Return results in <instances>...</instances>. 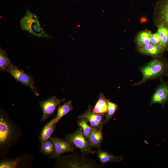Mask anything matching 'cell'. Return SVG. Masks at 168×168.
<instances>
[{
  "label": "cell",
  "instance_id": "cell-1",
  "mask_svg": "<svg viewBox=\"0 0 168 168\" xmlns=\"http://www.w3.org/2000/svg\"><path fill=\"white\" fill-rule=\"evenodd\" d=\"M142 77L139 82L135 83L134 86H138L146 81L161 79L168 73V61L163 56L157 58H154L146 64L140 68Z\"/></svg>",
  "mask_w": 168,
  "mask_h": 168
},
{
  "label": "cell",
  "instance_id": "cell-2",
  "mask_svg": "<svg viewBox=\"0 0 168 168\" xmlns=\"http://www.w3.org/2000/svg\"><path fill=\"white\" fill-rule=\"evenodd\" d=\"M81 155L74 153L72 155L58 157L57 166L62 168H99L98 164L93 160Z\"/></svg>",
  "mask_w": 168,
  "mask_h": 168
},
{
  "label": "cell",
  "instance_id": "cell-3",
  "mask_svg": "<svg viewBox=\"0 0 168 168\" xmlns=\"http://www.w3.org/2000/svg\"><path fill=\"white\" fill-rule=\"evenodd\" d=\"M22 30L39 37H49V36L41 27L37 16L27 10L26 15L20 21Z\"/></svg>",
  "mask_w": 168,
  "mask_h": 168
},
{
  "label": "cell",
  "instance_id": "cell-4",
  "mask_svg": "<svg viewBox=\"0 0 168 168\" xmlns=\"http://www.w3.org/2000/svg\"><path fill=\"white\" fill-rule=\"evenodd\" d=\"M14 125L6 117L4 112H0V146L2 148L11 144L16 137Z\"/></svg>",
  "mask_w": 168,
  "mask_h": 168
},
{
  "label": "cell",
  "instance_id": "cell-5",
  "mask_svg": "<svg viewBox=\"0 0 168 168\" xmlns=\"http://www.w3.org/2000/svg\"><path fill=\"white\" fill-rule=\"evenodd\" d=\"M65 138L84 155H87L95 152L92 150V148L84 137L82 130L80 127L78 128L74 132L66 135Z\"/></svg>",
  "mask_w": 168,
  "mask_h": 168
},
{
  "label": "cell",
  "instance_id": "cell-6",
  "mask_svg": "<svg viewBox=\"0 0 168 168\" xmlns=\"http://www.w3.org/2000/svg\"><path fill=\"white\" fill-rule=\"evenodd\" d=\"M6 72L10 74L16 81L29 87L36 96H39L33 78L22 69L12 63Z\"/></svg>",
  "mask_w": 168,
  "mask_h": 168
},
{
  "label": "cell",
  "instance_id": "cell-7",
  "mask_svg": "<svg viewBox=\"0 0 168 168\" xmlns=\"http://www.w3.org/2000/svg\"><path fill=\"white\" fill-rule=\"evenodd\" d=\"M153 21L158 27L163 26L168 28V0H159L154 9Z\"/></svg>",
  "mask_w": 168,
  "mask_h": 168
},
{
  "label": "cell",
  "instance_id": "cell-8",
  "mask_svg": "<svg viewBox=\"0 0 168 168\" xmlns=\"http://www.w3.org/2000/svg\"><path fill=\"white\" fill-rule=\"evenodd\" d=\"M65 100V99H59L53 96L45 100L40 101L39 104L42 111L41 121H44L52 115L57 108Z\"/></svg>",
  "mask_w": 168,
  "mask_h": 168
},
{
  "label": "cell",
  "instance_id": "cell-9",
  "mask_svg": "<svg viewBox=\"0 0 168 168\" xmlns=\"http://www.w3.org/2000/svg\"><path fill=\"white\" fill-rule=\"evenodd\" d=\"M50 139L54 143L55 147L54 152L50 157L51 158H57L63 153L74 151V147L65 138L51 137Z\"/></svg>",
  "mask_w": 168,
  "mask_h": 168
},
{
  "label": "cell",
  "instance_id": "cell-10",
  "mask_svg": "<svg viewBox=\"0 0 168 168\" xmlns=\"http://www.w3.org/2000/svg\"><path fill=\"white\" fill-rule=\"evenodd\" d=\"M168 101V82L161 80L151 98L150 105L159 103L164 105Z\"/></svg>",
  "mask_w": 168,
  "mask_h": 168
},
{
  "label": "cell",
  "instance_id": "cell-11",
  "mask_svg": "<svg viewBox=\"0 0 168 168\" xmlns=\"http://www.w3.org/2000/svg\"><path fill=\"white\" fill-rule=\"evenodd\" d=\"M104 115L105 114L93 113L92 107L89 105L88 109L83 114L79 116L78 119H85L92 127L97 129L103 127L104 123Z\"/></svg>",
  "mask_w": 168,
  "mask_h": 168
},
{
  "label": "cell",
  "instance_id": "cell-12",
  "mask_svg": "<svg viewBox=\"0 0 168 168\" xmlns=\"http://www.w3.org/2000/svg\"><path fill=\"white\" fill-rule=\"evenodd\" d=\"M137 50L142 54L150 56L154 58L163 57L165 52L162 48L152 43L137 47Z\"/></svg>",
  "mask_w": 168,
  "mask_h": 168
},
{
  "label": "cell",
  "instance_id": "cell-13",
  "mask_svg": "<svg viewBox=\"0 0 168 168\" xmlns=\"http://www.w3.org/2000/svg\"><path fill=\"white\" fill-rule=\"evenodd\" d=\"M102 127L99 128H93L86 139L90 147L100 149L103 140Z\"/></svg>",
  "mask_w": 168,
  "mask_h": 168
},
{
  "label": "cell",
  "instance_id": "cell-14",
  "mask_svg": "<svg viewBox=\"0 0 168 168\" xmlns=\"http://www.w3.org/2000/svg\"><path fill=\"white\" fill-rule=\"evenodd\" d=\"M57 124L55 122L54 118L44 125L39 136V140L41 143L50 138L55 130Z\"/></svg>",
  "mask_w": 168,
  "mask_h": 168
},
{
  "label": "cell",
  "instance_id": "cell-15",
  "mask_svg": "<svg viewBox=\"0 0 168 168\" xmlns=\"http://www.w3.org/2000/svg\"><path fill=\"white\" fill-rule=\"evenodd\" d=\"M96 154L99 160L103 165L109 162H118L123 160V158L121 156L113 155L100 149H98Z\"/></svg>",
  "mask_w": 168,
  "mask_h": 168
},
{
  "label": "cell",
  "instance_id": "cell-16",
  "mask_svg": "<svg viewBox=\"0 0 168 168\" xmlns=\"http://www.w3.org/2000/svg\"><path fill=\"white\" fill-rule=\"evenodd\" d=\"M152 34L151 31L147 30L139 32L137 34L134 40L137 47L151 43Z\"/></svg>",
  "mask_w": 168,
  "mask_h": 168
},
{
  "label": "cell",
  "instance_id": "cell-17",
  "mask_svg": "<svg viewBox=\"0 0 168 168\" xmlns=\"http://www.w3.org/2000/svg\"><path fill=\"white\" fill-rule=\"evenodd\" d=\"M107 99L104 94L100 93L99 98L92 110L94 113L105 114L107 112L108 104Z\"/></svg>",
  "mask_w": 168,
  "mask_h": 168
},
{
  "label": "cell",
  "instance_id": "cell-18",
  "mask_svg": "<svg viewBox=\"0 0 168 168\" xmlns=\"http://www.w3.org/2000/svg\"><path fill=\"white\" fill-rule=\"evenodd\" d=\"M73 109L72 100H70L65 102L58 107L57 113L54 118L55 122L57 124L60 119Z\"/></svg>",
  "mask_w": 168,
  "mask_h": 168
},
{
  "label": "cell",
  "instance_id": "cell-19",
  "mask_svg": "<svg viewBox=\"0 0 168 168\" xmlns=\"http://www.w3.org/2000/svg\"><path fill=\"white\" fill-rule=\"evenodd\" d=\"M157 31L159 33L161 40V47L164 52L168 50V28L163 26H159Z\"/></svg>",
  "mask_w": 168,
  "mask_h": 168
},
{
  "label": "cell",
  "instance_id": "cell-20",
  "mask_svg": "<svg viewBox=\"0 0 168 168\" xmlns=\"http://www.w3.org/2000/svg\"><path fill=\"white\" fill-rule=\"evenodd\" d=\"M41 144V152L44 154L50 157L55 151V147L53 142L49 139Z\"/></svg>",
  "mask_w": 168,
  "mask_h": 168
},
{
  "label": "cell",
  "instance_id": "cell-21",
  "mask_svg": "<svg viewBox=\"0 0 168 168\" xmlns=\"http://www.w3.org/2000/svg\"><path fill=\"white\" fill-rule=\"evenodd\" d=\"M12 63L8 55L5 50L0 49V70L6 72L7 68Z\"/></svg>",
  "mask_w": 168,
  "mask_h": 168
},
{
  "label": "cell",
  "instance_id": "cell-22",
  "mask_svg": "<svg viewBox=\"0 0 168 168\" xmlns=\"http://www.w3.org/2000/svg\"><path fill=\"white\" fill-rule=\"evenodd\" d=\"M78 119L77 124L82 129L84 136L86 139L94 128L88 124V121L85 119L82 118Z\"/></svg>",
  "mask_w": 168,
  "mask_h": 168
},
{
  "label": "cell",
  "instance_id": "cell-23",
  "mask_svg": "<svg viewBox=\"0 0 168 168\" xmlns=\"http://www.w3.org/2000/svg\"><path fill=\"white\" fill-rule=\"evenodd\" d=\"M108 104L107 112L104 119V123H108L110 119L117 110L118 106L117 104L107 100Z\"/></svg>",
  "mask_w": 168,
  "mask_h": 168
},
{
  "label": "cell",
  "instance_id": "cell-24",
  "mask_svg": "<svg viewBox=\"0 0 168 168\" xmlns=\"http://www.w3.org/2000/svg\"><path fill=\"white\" fill-rule=\"evenodd\" d=\"M21 158L7 160L0 163V168H15L18 167L21 161Z\"/></svg>",
  "mask_w": 168,
  "mask_h": 168
},
{
  "label": "cell",
  "instance_id": "cell-25",
  "mask_svg": "<svg viewBox=\"0 0 168 168\" xmlns=\"http://www.w3.org/2000/svg\"><path fill=\"white\" fill-rule=\"evenodd\" d=\"M151 43L162 48L161 47V38L157 31L152 34L151 37Z\"/></svg>",
  "mask_w": 168,
  "mask_h": 168
},
{
  "label": "cell",
  "instance_id": "cell-26",
  "mask_svg": "<svg viewBox=\"0 0 168 168\" xmlns=\"http://www.w3.org/2000/svg\"><path fill=\"white\" fill-rule=\"evenodd\" d=\"M168 77V74L167 75V76Z\"/></svg>",
  "mask_w": 168,
  "mask_h": 168
}]
</instances>
